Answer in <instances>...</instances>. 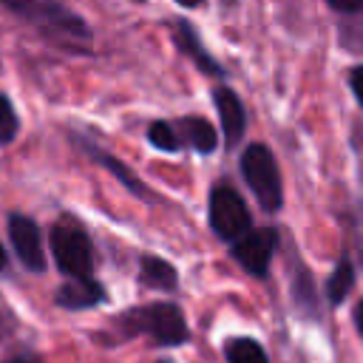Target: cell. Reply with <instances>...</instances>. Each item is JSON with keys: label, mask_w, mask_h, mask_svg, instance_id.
Masks as SVG:
<instances>
[{"label": "cell", "mask_w": 363, "mask_h": 363, "mask_svg": "<svg viewBox=\"0 0 363 363\" xmlns=\"http://www.w3.org/2000/svg\"><path fill=\"white\" fill-rule=\"evenodd\" d=\"M48 247L65 281H94V241L77 216L62 213L48 230Z\"/></svg>", "instance_id": "3957f363"}, {"label": "cell", "mask_w": 363, "mask_h": 363, "mask_svg": "<svg viewBox=\"0 0 363 363\" xmlns=\"http://www.w3.org/2000/svg\"><path fill=\"white\" fill-rule=\"evenodd\" d=\"M3 9L23 17L51 45H57L68 54L85 57L94 51V31L88 26V20L62 3H54V0H3Z\"/></svg>", "instance_id": "6da1fadb"}, {"label": "cell", "mask_w": 363, "mask_h": 363, "mask_svg": "<svg viewBox=\"0 0 363 363\" xmlns=\"http://www.w3.org/2000/svg\"><path fill=\"white\" fill-rule=\"evenodd\" d=\"M170 31H173L176 48H179L187 60H193V65H196L199 71H204V74H210V77H227V68L204 48V43H201L196 26H193L187 17H173V20H170Z\"/></svg>", "instance_id": "30bf717a"}, {"label": "cell", "mask_w": 363, "mask_h": 363, "mask_svg": "<svg viewBox=\"0 0 363 363\" xmlns=\"http://www.w3.org/2000/svg\"><path fill=\"white\" fill-rule=\"evenodd\" d=\"M139 286L145 289H156V292H176L179 289V269L153 252H142L139 255Z\"/></svg>", "instance_id": "4fadbf2b"}, {"label": "cell", "mask_w": 363, "mask_h": 363, "mask_svg": "<svg viewBox=\"0 0 363 363\" xmlns=\"http://www.w3.org/2000/svg\"><path fill=\"white\" fill-rule=\"evenodd\" d=\"M207 224L216 238L224 244H235L252 230V216L247 201L233 184H213L207 196Z\"/></svg>", "instance_id": "8992f818"}, {"label": "cell", "mask_w": 363, "mask_h": 363, "mask_svg": "<svg viewBox=\"0 0 363 363\" xmlns=\"http://www.w3.org/2000/svg\"><path fill=\"white\" fill-rule=\"evenodd\" d=\"M6 264H9V258H6V250H3V244H0V272L6 269Z\"/></svg>", "instance_id": "7402d4cb"}, {"label": "cell", "mask_w": 363, "mask_h": 363, "mask_svg": "<svg viewBox=\"0 0 363 363\" xmlns=\"http://www.w3.org/2000/svg\"><path fill=\"white\" fill-rule=\"evenodd\" d=\"M6 230H9L11 250H14L17 261L23 264V269H28L34 275L45 272V247H43L40 224L26 213H9Z\"/></svg>", "instance_id": "ba28073f"}, {"label": "cell", "mask_w": 363, "mask_h": 363, "mask_svg": "<svg viewBox=\"0 0 363 363\" xmlns=\"http://www.w3.org/2000/svg\"><path fill=\"white\" fill-rule=\"evenodd\" d=\"M329 9L337 11V14H343V17H357V14H363V0H354V3H337V0H332Z\"/></svg>", "instance_id": "d6986e66"}, {"label": "cell", "mask_w": 363, "mask_h": 363, "mask_svg": "<svg viewBox=\"0 0 363 363\" xmlns=\"http://www.w3.org/2000/svg\"><path fill=\"white\" fill-rule=\"evenodd\" d=\"M54 303L60 309L68 312H82V309H94L108 303V289L102 281H65L57 292H54Z\"/></svg>", "instance_id": "7c38bea8"}, {"label": "cell", "mask_w": 363, "mask_h": 363, "mask_svg": "<svg viewBox=\"0 0 363 363\" xmlns=\"http://www.w3.org/2000/svg\"><path fill=\"white\" fill-rule=\"evenodd\" d=\"M213 105L218 111V122H221V136L227 147H235L247 130V108L238 99V94L227 85H216L213 88Z\"/></svg>", "instance_id": "8fae6325"}, {"label": "cell", "mask_w": 363, "mask_h": 363, "mask_svg": "<svg viewBox=\"0 0 363 363\" xmlns=\"http://www.w3.org/2000/svg\"><path fill=\"white\" fill-rule=\"evenodd\" d=\"M349 88H352L354 99L360 102V108H363V65H354L349 71Z\"/></svg>", "instance_id": "ac0fdd59"}, {"label": "cell", "mask_w": 363, "mask_h": 363, "mask_svg": "<svg viewBox=\"0 0 363 363\" xmlns=\"http://www.w3.org/2000/svg\"><path fill=\"white\" fill-rule=\"evenodd\" d=\"M352 286H354V267L349 258H340L326 281V301L332 306H340L346 301V295L352 292Z\"/></svg>", "instance_id": "9a60e30c"}, {"label": "cell", "mask_w": 363, "mask_h": 363, "mask_svg": "<svg viewBox=\"0 0 363 363\" xmlns=\"http://www.w3.org/2000/svg\"><path fill=\"white\" fill-rule=\"evenodd\" d=\"M352 320H354V326H357V332H360V337H363V301H357V303H354Z\"/></svg>", "instance_id": "44dd1931"}, {"label": "cell", "mask_w": 363, "mask_h": 363, "mask_svg": "<svg viewBox=\"0 0 363 363\" xmlns=\"http://www.w3.org/2000/svg\"><path fill=\"white\" fill-rule=\"evenodd\" d=\"M292 301L298 303L301 312H309L312 318L318 315V295H315V286H312V275L301 264L292 272Z\"/></svg>", "instance_id": "2e32d148"}, {"label": "cell", "mask_w": 363, "mask_h": 363, "mask_svg": "<svg viewBox=\"0 0 363 363\" xmlns=\"http://www.w3.org/2000/svg\"><path fill=\"white\" fill-rule=\"evenodd\" d=\"M241 176L247 182V187L252 190L255 201L261 204L264 213H278L281 204H284V179H281V167H278V159L275 153L261 145V142H252L244 147L241 153Z\"/></svg>", "instance_id": "5b68a950"}, {"label": "cell", "mask_w": 363, "mask_h": 363, "mask_svg": "<svg viewBox=\"0 0 363 363\" xmlns=\"http://www.w3.org/2000/svg\"><path fill=\"white\" fill-rule=\"evenodd\" d=\"M71 142L77 145V150L88 159V162H94V164H99L102 170H108L111 176H113V182H119L130 196H139V199H145V201H156V193L116 156V153H111V150H105V147H99L91 136H82V133H74L71 136Z\"/></svg>", "instance_id": "9c48e42d"}, {"label": "cell", "mask_w": 363, "mask_h": 363, "mask_svg": "<svg viewBox=\"0 0 363 363\" xmlns=\"http://www.w3.org/2000/svg\"><path fill=\"white\" fill-rule=\"evenodd\" d=\"M108 329H111V343L150 337L153 346L173 349V346H184L190 340V326L184 320V312L173 301H150V303L130 306V309L119 312L108 323Z\"/></svg>", "instance_id": "7a4b0ae2"}, {"label": "cell", "mask_w": 363, "mask_h": 363, "mask_svg": "<svg viewBox=\"0 0 363 363\" xmlns=\"http://www.w3.org/2000/svg\"><path fill=\"white\" fill-rule=\"evenodd\" d=\"M159 363H173V360H159Z\"/></svg>", "instance_id": "603a6c76"}, {"label": "cell", "mask_w": 363, "mask_h": 363, "mask_svg": "<svg viewBox=\"0 0 363 363\" xmlns=\"http://www.w3.org/2000/svg\"><path fill=\"white\" fill-rule=\"evenodd\" d=\"M20 133V116L6 94H0V145H11Z\"/></svg>", "instance_id": "e0dca14e"}, {"label": "cell", "mask_w": 363, "mask_h": 363, "mask_svg": "<svg viewBox=\"0 0 363 363\" xmlns=\"http://www.w3.org/2000/svg\"><path fill=\"white\" fill-rule=\"evenodd\" d=\"M145 136H147V145L159 153L193 150V153L210 156L218 147V133L213 122H207L199 113H184L176 119H153Z\"/></svg>", "instance_id": "277c9868"}, {"label": "cell", "mask_w": 363, "mask_h": 363, "mask_svg": "<svg viewBox=\"0 0 363 363\" xmlns=\"http://www.w3.org/2000/svg\"><path fill=\"white\" fill-rule=\"evenodd\" d=\"M278 250V230L275 227H252L244 238L230 244L233 261L252 278H267L272 255Z\"/></svg>", "instance_id": "52a82bcc"}, {"label": "cell", "mask_w": 363, "mask_h": 363, "mask_svg": "<svg viewBox=\"0 0 363 363\" xmlns=\"http://www.w3.org/2000/svg\"><path fill=\"white\" fill-rule=\"evenodd\" d=\"M224 357H227V363H269L264 346L247 335L227 337L224 340Z\"/></svg>", "instance_id": "5bb4252c"}, {"label": "cell", "mask_w": 363, "mask_h": 363, "mask_svg": "<svg viewBox=\"0 0 363 363\" xmlns=\"http://www.w3.org/2000/svg\"><path fill=\"white\" fill-rule=\"evenodd\" d=\"M3 363H45L37 352H31V349H20V352H14V354H9Z\"/></svg>", "instance_id": "ffe728a7"}]
</instances>
